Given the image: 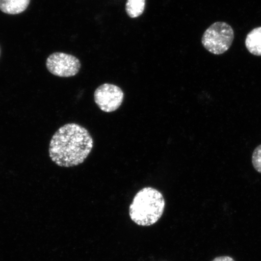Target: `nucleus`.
<instances>
[{"label": "nucleus", "instance_id": "f257e3e1", "mask_svg": "<svg viewBox=\"0 0 261 261\" xmlns=\"http://www.w3.org/2000/svg\"><path fill=\"white\" fill-rule=\"evenodd\" d=\"M94 142L89 130L76 123H68L52 137L49 156L61 167H74L86 161L93 148Z\"/></svg>", "mask_w": 261, "mask_h": 261}, {"label": "nucleus", "instance_id": "f03ea898", "mask_svg": "<svg viewBox=\"0 0 261 261\" xmlns=\"http://www.w3.org/2000/svg\"><path fill=\"white\" fill-rule=\"evenodd\" d=\"M165 207V198L161 192L144 188L134 197L129 206V217L139 226H152L161 219Z\"/></svg>", "mask_w": 261, "mask_h": 261}, {"label": "nucleus", "instance_id": "7ed1b4c3", "mask_svg": "<svg viewBox=\"0 0 261 261\" xmlns=\"http://www.w3.org/2000/svg\"><path fill=\"white\" fill-rule=\"evenodd\" d=\"M234 35L232 28L224 22H216L206 29L202 37V44L214 55L226 52L233 43Z\"/></svg>", "mask_w": 261, "mask_h": 261}, {"label": "nucleus", "instance_id": "20e7f679", "mask_svg": "<svg viewBox=\"0 0 261 261\" xmlns=\"http://www.w3.org/2000/svg\"><path fill=\"white\" fill-rule=\"evenodd\" d=\"M46 67L55 76L69 77L79 73L81 64L79 59L73 55L56 52L47 59Z\"/></svg>", "mask_w": 261, "mask_h": 261}, {"label": "nucleus", "instance_id": "39448f33", "mask_svg": "<svg viewBox=\"0 0 261 261\" xmlns=\"http://www.w3.org/2000/svg\"><path fill=\"white\" fill-rule=\"evenodd\" d=\"M94 99L103 112L112 113L118 110L124 99L123 90L116 85L103 84L94 91Z\"/></svg>", "mask_w": 261, "mask_h": 261}, {"label": "nucleus", "instance_id": "423d86ee", "mask_svg": "<svg viewBox=\"0 0 261 261\" xmlns=\"http://www.w3.org/2000/svg\"><path fill=\"white\" fill-rule=\"evenodd\" d=\"M31 0H0V11L9 15H17L25 11Z\"/></svg>", "mask_w": 261, "mask_h": 261}, {"label": "nucleus", "instance_id": "0eeeda50", "mask_svg": "<svg viewBox=\"0 0 261 261\" xmlns=\"http://www.w3.org/2000/svg\"><path fill=\"white\" fill-rule=\"evenodd\" d=\"M245 44L250 54L261 57V27L253 29L247 34Z\"/></svg>", "mask_w": 261, "mask_h": 261}, {"label": "nucleus", "instance_id": "6e6552de", "mask_svg": "<svg viewBox=\"0 0 261 261\" xmlns=\"http://www.w3.org/2000/svg\"><path fill=\"white\" fill-rule=\"evenodd\" d=\"M146 0H128L126 12L129 17L136 18L142 15L145 8Z\"/></svg>", "mask_w": 261, "mask_h": 261}, {"label": "nucleus", "instance_id": "1a4fd4ad", "mask_svg": "<svg viewBox=\"0 0 261 261\" xmlns=\"http://www.w3.org/2000/svg\"><path fill=\"white\" fill-rule=\"evenodd\" d=\"M252 162L254 169L261 174V145L254 149L252 156Z\"/></svg>", "mask_w": 261, "mask_h": 261}, {"label": "nucleus", "instance_id": "9d476101", "mask_svg": "<svg viewBox=\"0 0 261 261\" xmlns=\"http://www.w3.org/2000/svg\"><path fill=\"white\" fill-rule=\"evenodd\" d=\"M212 261H236L232 257L228 256H223L215 257V258Z\"/></svg>", "mask_w": 261, "mask_h": 261}, {"label": "nucleus", "instance_id": "9b49d317", "mask_svg": "<svg viewBox=\"0 0 261 261\" xmlns=\"http://www.w3.org/2000/svg\"><path fill=\"white\" fill-rule=\"evenodd\" d=\"M0 55H1V48H0Z\"/></svg>", "mask_w": 261, "mask_h": 261}]
</instances>
